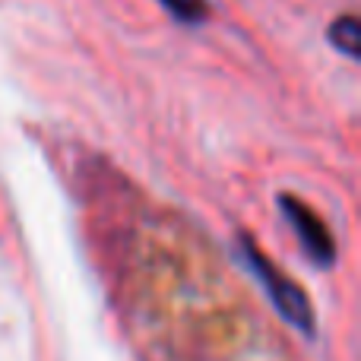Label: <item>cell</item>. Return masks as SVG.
I'll use <instances>...</instances> for the list:
<instances>
[{
    "mask_svg": "<svg viewBox=\"0 0 361 361\" xmlns=\"http://www.w3.org/2000/svg\"><path fill=\"white\" fill-rule=\"evenodd\" d=\"M238 254H241L244 267L254 273V279L260 282L267 298L273 301L276 314H279L286 324H292L298 333L314 336V333H317V320H314V307H311V298L305 295V288H301L292 276L282 273V269L250 241V235L238 238Z\"/></svg>",
    "mask_w": 361,
    "mask_h": 361,
    "instance_id": "1",
    "label": "cell"
},
{
    "mask_svg": "<svg viewBox=\"0 0 361 361\" xmlns=\"http://www.w3.org/2000/svg\"><path fill=\"white\" fill-rule=\"evenodd\" d=\"M159 4L180 25H203L206 16H209V4L206 0H159Z\"/></svg>",
    "mask_w": 361,
    "mask_h": 361,
    "instance_id": "4",
    "label": "cell"
},
{
    "mask_svg": "<svg viewBox=\"0 0 361 361\" xmlns=\"http://www.w3.org/2000/svg\"><path fill=\"white\" fill-rule=\"evenodd\" d=\"M326 42L333 44V51H339L349 61H358L361 57V23L358 16L345 13V16H336L326 29Z\"/></svg>",
    "mask_w": 361,
    "mask_h": 361,
    "instance_id": "3",
    "label": "cell"
},
{
    "mask_svg": "<svg viewBox=\"0 0 361 361\" xmlns=\"http://www.w3.org/2000/svg\"><path fill=\"white\" fill-rule=\"evenodd\" d=\"M276 203H279V212L286 216V222L292 225V231H295V238H298L307 260L317 263L320 269L333 267V263H336V241H333L324 219H320L305 200L295 197V193H279Z\"/></svg>",
    "mask_w": 361,
    "mask_h": 361,
    "instance_id": "2",
    "label": "cell"
}]
</instances>
